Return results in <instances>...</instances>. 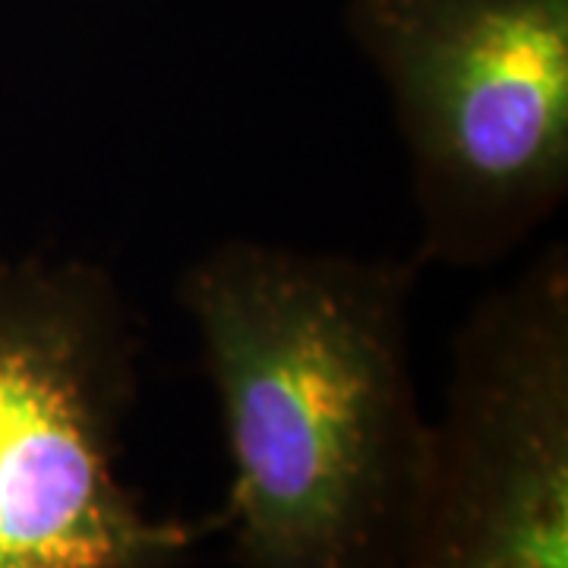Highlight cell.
<instances>
[{
  "label": "cell",
  "instance_id": "cell-3",
  "mask_svg": "<svg viewBox=\"0 0 568 568\" xmlns=\"http://www.w3.org/2000/svg\"><path fill=\"white\" fill-rule=\"evenodd\" d=\"M142 328L80 256L0 260V568H178L212 534L123 480Z\"/></svg>",
  "mask_w": 568,
  "mask_h": 568
},
{
  "label": "cell",
  "instance_id": "cell-1",
  "mask_svg": "<svg viewBox=\"0 0 568 568\" xmlns=\"http://www.w3.org/2000/svg\"><path fill=\"white\" fill-rule=\"evenodd\" d=\"M410 260L227 241L186 268L231 455L237 568H395L429 429L410 364Z\"/></svg>",
  "mask_w": 568,
  "mask_h": 568
},
{
  "label": "cell",
  "instance_id": "cell-4",
  "mask_svg": "<svg viewBox=\"0 0 568 568\" xmlns=\"http://www.w3.org/2000/svg\"><path fill=\"white\" fill-rule=\"evenodd\" d=\"M395 568H568V253L470 310Z\"/></svg>",
  "mask_w": 568,
  "mask_h": 568
},
{
  "label": "cell",
  "instance_id": "cell-2",
  "mask_svg": "<svg viewBox=\"0 0 568 568\" xmlns=\"http://www.w3.org/2000/svg\"><path fill=\"white\" fill-rule=\"evenodd\" d=\"M410 162L414 260L487 268L568 196V0H347Z\"/></svg>",
  "mask_w": 568,
  "mask_h": 568
}]
</instances>
